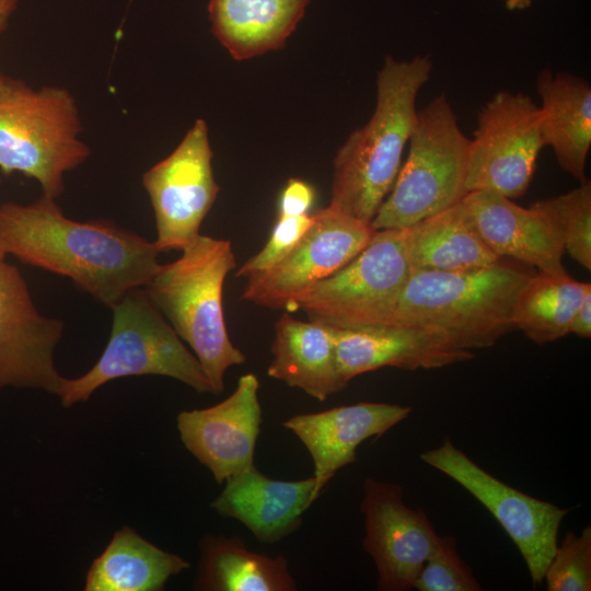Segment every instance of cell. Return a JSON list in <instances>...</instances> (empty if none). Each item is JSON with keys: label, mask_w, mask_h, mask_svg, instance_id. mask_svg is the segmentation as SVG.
<instances>
[{"label": "cell", "mask_w": 591, "mask_h": 591, "mask_svg": "<svg viewBox=\"0 0 591 591\" xmlns=\"http://www.w3.org/2000/svg\"><path fill=\"white\" fill-rule=\"evenodd\" d=\"M82 124L74 96L62 86H30L1 77L0 171L35 179L43 194L57 199L63 176L91 155L80 138Z\"/></svg>", "instance_id": "cell-5"}, {"label": "cell", "mask_w": 591, "mask_h": 591, "mask_svg": "<svg viewBox=\"0 0 591 591\" xmlns=\"http://www.w3.org/2000/svg\"><path fill=\"white\" fill-rule=\"evenodd\" d=\"M530 276L500 260L466 271H412L392 323L434 328L464 350L493 347L514 328V301Z\"/></svg>", "instance_id": "cell-4"}, {"label": "cell", "mask_w": 591, "mask_h": 591, "mask_svg": "<svg viewBox=\"0 0 591 591\" xmlns=\"http://www.w3.org/2000/svg\"><path fill=\"white\" fill-rule=\"evenodd\" d=\"M470 142L444 94L418 111L407 159L372 219V229H407L462 201L467 194Z\"/></svg>", "instance_id": "cell-6"}, {"label": "cell", "mask_w": 591, "mask_h": 591, "mask_svg": "<svg viewBox=\"0 0 591 591\" xmlns=\"http://www.w3.org/2000/svg\"><path fill=\"white\" fill-rule=\"evenodd\" d=\"M414 589L418 591H480L472 569L461 558L456 541L451 535H439L422 566Z\"/></svg>", "instance_id": "cell-29"}, {"label": "cell", "mask_w": 591, "mask_h": 591, "mask_svg": "<svg viewBox=\"0 0 591 591\" xmlns=\"http://www.w3.org/2000/svg\"><path fill=\"white\" fill-rule=\"evenodd\" d=\"M234 268L229 240L199 234L176 260L160 264L144 286L152 304L193 349L213 394L223 392L228 369L246 361L229 337L222 306L223 285Z\"/></svg>", "instance_id": "cell-3"}, {"label": "cell", "mask_w": 591, "mask_h": 591, "mask_svg": "<svg viewBox=\"0 0 591 591\" xmlns=\"http://www.w3.org/2000/svg\"><path fill=\"white\" fill-rule=\"evenodd\" d=\"M541 97L540 124L545 146L558 164L580 183L587 181L586 164L591 147V88L571 73L543 70L537 76Z\"/></svg>", "instance_id": "cell-21"}, {"label": "cell", "mask_w": 591, "mask_h": 591, "mask_svg": "<svg viewBox=\"0 0 591 591\" xmlns=\"http://www.w3.org/2000/svg\"><path fill=\"white\" fill-rule=\"evenodd\" d=\"M271 352L268 376L299 387L318 401H325L348 384L338 370L329 325L304 322L285 313L275 324Z\"/></svg>", "instance_id": "cell-20"}, {"label": "cell", "mask_w": 591, "mask_h": 591, "mask_svg": "<svg viewBox=\"0 0 591 591\" xmlns=\"http://www.w3.org/2000/svg\"><path fill=\"white\" fill-rule=\"evenodd\" d=\"M507 9L513 11V10H523L526 9L532 0H503Z\"/></svg>", "instance_id": "cell-34"}, {"label": "cell", "mask_w": 591, "mask_h": 591, "mask_svg": "<svg viewBox=\"0 0 591 591\" xmlns=\"http://www.w3.org/2000/svg\"><path fill=\"white\" fill-rule=\"evenodd\" d=\"M208 127L198 118L178 146L142 175L154 212L160 252L183 250L200 233V225L220 187L212 170Z\"/></svg>", "instance_id": "cell-11"}, {"label": "cell", "mask_w": 591, "mask_h": 591, "mask_svg": "<svg viewBox=\"0 0 591 591\" xmlns=\"http://www.w3.org/2000/svg\"><path fill=\"white\" fill-rule=\"evenodd\" d=\"M462 205L478 235L498 257H510L538 271L561 273L563 243L548 221L498 193L468 192Z\"/></svg>", "instance_id": "cell-18"}, {"label": "cell", "mask_w": 591, "mask_h": 591, "mask_svg": "<svg viewBox=\"0 0 591 591\" xmlns=\"http://www.w3.org/2000/svg\"><path fill=\"white\" fill-rule=\"evenodd\" d=\"M548 591L591 590V526L579 534L568 531L544 575Z\"/></svg>", "instance_id": "cell-28"}, {"label": "cell", "mask_w": 591, "mask_h": 591, "mask_svg": "<svg viewBox=\"0 0 591 591\" xmlns=\"http://www.w3.org/2000/svg\"><path fill=\"white\" fill-rule=\"evenodd\" d=\"M176 554L143 538L132 528L118 530L92 563L85 591H159L166 581L189 567Z\"/></svg>", "instance_id": "cell-24"}, {"label": "cell", "mask_w": 591, "mask_h": 591, "mask_svg": "<svg viewBox=\"0 0 591 591\" xmlns=\"http://www.w3.org/2000/svg\"><path fill=\"white\" fill-rule=\"evenodd\" d=\"M313 222V215L277 218L273 232L264 247L248 258L236 271V277L247 278L267 270L282 259L298 243Z\"/></svg>", "instance_id": "cell-30"}, {"label": "cell", "mask_w": 591, "mask_h": 591, "mask_svg": "<svg viewBox=\"0 0 591 591\" xmlns=\"http://www.w3.org/2000/svg\"><path fill=\"white\" fill-rule=\"evenodd\" d=\"M0 252L69 278L109 308L149 282L161 253L154 242L109 221L68 218L44 194L26 205L0 204Z\"/></svg>", "instance_id": "cell-1"}, {"label": "cell", "mask_w": 591, "mask_h": 591, "mask_svg": "<svg viewBox=\"0 0 591 591\" xmlns=\"http://www.w3.org/2000/svg\"><path fill=\"white\" fill-rule=\"evenodd\" d=\"M410 412V407L398 404L360 402L285 420L283 426L299 438L313 460V500L340 468L356 461L363 441L382 437Z\"/></svg>", "instance_id": "cell-17"}, {"label": "cell", "mask_w": 591, "mask_h": 591, "mask_svg": "<svg viewBox=\"0 0 591 591\" xmlns=\"http://www.w3.org/2000/svg\"><path fill=\"white\" fill-rule=\"evenodd\" d=\"M431 71L429 56L384 58L371 118L347 137L334 158L328 206L371 223L397 177L417 118V95Z\"/></svg>", "instance_id": "cell-2"}, {"label": "cell", "mask_w": 591, "mask_h": 591, "mask_svg": "<svg viewBox=\"0 0 591 591\" xmlns=\"http://www.w3.org/2000/svg\"><path fill=\"white\" fill-rule=\"evenodd\" d=\"M360 511L364 518L362 546L375 564L376 589H413L439 537L426 512L405 503L399 485L370 477L363 483Z\"/></svg>", "instance_id": "cell-13"}, {"label": "cell", "mask_w": 591, "mask_h": 591, "mask_svg": "<svg viewBox=\"0 0 591 591\" xmlns=\"http://www.w3.org/2000/svg\"><path fill=\"white\" fill-rule=\"evenodd\" d=\"M571 333L581 338L591 337V290L584 294L572 315L569 325V334Z\"/></svg>", "instance_id": "cell-32"}, {"label": "cell", "mask_w": 591, "mask_h": 591, "mask_svg": "<svg viewBox=\"0 0 591 591\" xmlns=\"http://www.w3.org/2000/svg\"><path fill=\"white\" fill-rule=\"evenodd\" d=\"M62 333L63 323L37 310L24 277L0 252V393L22 387L57 394L63 376L54 355Z\"/></svg>", "instance_id": "cell-14"}, {"label": "cell", "mask_w": 591, "mask_h": 591, "mask_svg": "<svg viewBox=\"0 0 591 591\" xmlns=\"http://www.w3.org/2000/svg\"><path fill=\"white\" fill-rule=\"evenodd\" d=\"M542 215L558 234L565 252L587 270L591 269V183L530 206Z\"/></svg>", "instance_id": "cell-27"}, {"label": "cell", "mask_w": 591, "mask_h": 591, "mask_svg": "<svg viewBox=\"0 0 591 591\" xmlns=\"http://www.w3.org/2000/svg\"><path fill=\"white\" fill-rule=\"evenodd\" d=\"M420 459L461 485L494 515L522 555L533 586L541 584L569 509L507 485L472 461L449 438L422 452Z\"/></svg>", "instance_id": "cell-10"}, {"label": "cell", "mask_w": 591, "mask_h": 591, "mask_svg": "<svg viewBox=\"0 0 591 591\" xmlns=\"http://www.w3.org/2000/svg\"><path fill=\"white\" fill-rule=\"evenodd\" d=\"M258 389L257 376L246 373L222 402L177 416L183 444L219 484L254 465L262 424Z\"/></svg>", "instance_id": "cell-15"}, {"label": "cell", "mask_w": 591, "mask_h": 591, "mask_svg": "<svg viewBox=\"0 0 591 591\" xmlns=\"http://www.w3.org/2000/svg\"><path fill=\"white\" fill-rule=\"evenodd\" d=\"M200 552L195 589L206 591L297 590L285 557H268L251 552L236 536L207 535L200 542Z\"/></svg>", "instance_id": "cell-25"}, {"label": "cell", "mask_w": 591, "mask_h": 591, "mask_svg": "<svg viewBox=\"0 0 591 591\" xmlns=\"http://www.w3.org/2000/svg\"><path fill=\"white\" fill-rule=\"evenodd\" d=\"M409 275L406 229L376 230L351 260L302 292L292 311L337 328L391 324Z\"/></svg>", "instance_id": "cell-8"}, {"label": "cell", "mask_w": 591, "mask_h": 591, "mask_svg": "<svg viewBox=\"0 0 591 591\" xmlns=\"http://www.w3.org/2000/svg\"><path fill=\"white\" fill-rule=\"evenodd\" d=\"M591 290L566 271L531 275L517 294L512 321L531 341L545 345L569 334L573 313Z\"/></svg>", "instance_id": "cell-26"}, {"label": "cell", "mask_w": 591, "mask_h": 591, "mask_svg": "<svg viewBox=\"0 0 591 591\" xmlns=\"http://www.w3.org/2000/svg\"><path fill=\"white\" fill-rule=\"evenodd\" d=\"M412 271H466L494 265L498 258L483 242L462 202L406 229Z\"/></svg>", "instance_id": "cell-23"}, {"label": "cell", "mask_w": 591, "mask_h": 591, "mask_svg": "<svg viewBox=\"0 0 591 591\" xmlns=\"http://www.w3.org/2000/svg\"><path fill=\"white\" fill-rule=\"evenodd\" d=\"M544 147L538 105L520 92H497L477 114L470 142L467 193L490 190L510 199L521 197Z\"/></svg>", "instance_id": "cell-9"}, {"label": "cell", "mask_w": 591, "mask_h": 591, "mask_svg": "<svg viewBox=\"0 0 591 591\" xmlns=\"http://www.w3.org/2000/svg\"><path fill=\"white\" fill-rule=\"evenodd\" d=\"M19 0H0V33H2L18 8ZM2 74L0 73V82Z\"/></svg>", "instance_id": "cell-33"}, {"label": "cell", "mask_w": 591, "mask_h": 591, "mask_svg": "<svg viewBox=\"0 0 591 591\" xmlns=\"http://www.w3.org/2000/svg\"><path fill=\"white\" fill-rule=\"evenodd\" d=\"M311 0H209L211 31L236 61L281 49Z\"/></svg>", "instance_id": "cell-22"}, {"label": "cell", "mask_w": 591, "mask_h": 591, "mask_svg": "<svg viewBox=\"0 0 591 591\" xmlns=\"http://www.w3.org/2000/svg\"><path fill=\"white\" fill-rule=\"evenodd\" d=\"M315 198L313 187L300 178H290L282 189L278 204V218L309 213Z\"/></svg>", "instance_id": "cell-31"}, {"label": "cell", "mask_w": 591, "mask_h": 591, "mask_svg": "<svg viewBox=\"0 0 591 591\" xmlns=\"http://www.w3.org/2000/svg\"><path fill=\"white\" fill-rule=\"evenodd\" d=\"M312 215V224L282 259L246 278L244 301L292 312L302 292L345 266L374 233L370 223L331 206Z\"/></svg>", "instance_id": "cell-12"}, {"label": "cell", "mask_w": 591, "mask_h": 591, "mask_svg": "<svg viewBox=\"0 0 591 591\" xmlns=\"http://www.w3.org/2000/svg\"><path fill=\"white\" fill-rule=\"evenodd\" d=\"M332 327L339 373L355 376L393 367L403 370L438 369L474 358L441 332L420 325L391 323L356 328Z\"/></svg>", "instance_id": "cell-16"}, {"label": "cell", "mask_w": 591, "mask_h": 591, "mask_svg": "<svg viewBox=\"0 0 591 591\" xmlns=\"http://www.w3.org/2000/svg\"><path fill=\"white\" fill-rule=\"evenodd\" d=\"M313 490V476L273 479L253 465L225 480L211 508L240 521L258 541L274 544L300 526L303 512L314 502Z\"/></svg>", "instance_id": "cell-19"}, {"label": "cell", "mask_w": 591, "mask_h": 591, "mask_svg": "<svg viewBox=\"0 0 591 591\" xmlns=\"http://www.w3.org/2000/svg\"><path fill=\"white\" fill-rule=\"evenodd\" d=\"M107 345L96 363L84 374L63 378L56 395L62 406L86 402L104 384L119 378L163 375L212 393L198 359L139 288L125 294L113 308Z\"/></svg>", "instance_id": "cell-7"}]
</instances>
